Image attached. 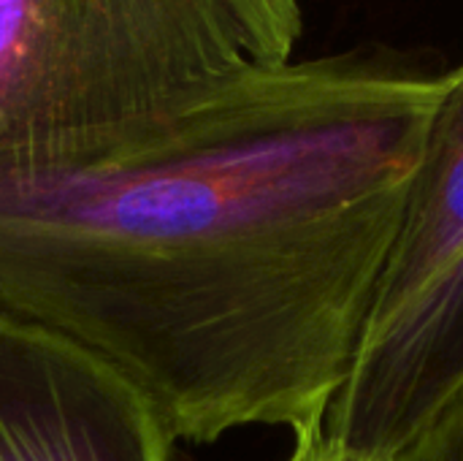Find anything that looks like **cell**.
Listing matches in <instances>:
<instances>
[{"mask_svg":"<svg viewBox=\"0 0 463 461\" xmlns=\"http://www.w3.org/2000/svg\"><path fill=\"white\" fill-rule=\"evenodd\" d=\"M301 35V0H0V174L122 160Z\"/></svg>","mask_w":463,"mask_h":461,"instance_id":"2","label":"cell"},{"mask_svg":"<svg viewBox=\"0 0 463 461\" xmlns=\"http://www.w3.org/2000/svg\"><path fill=\"white\" fill-rule=\"evenodd\" d=\"M445 90L364 43L250 68L109 166L0 174V312L103 359L176 440L320 429Z\"/></svg>","mask_w":463,"mask_h":461,"instance_id":"1","label":"cell"},{"mask_svg":"<svg viewBox=\"0 0 463 461\" xmlns=\"http://www.w3.org/2000/svg\"><path fill=\"white\" fill-rule=\"evenodd\" d=\"M288 461H393L388 456H377V454H366L358 451L347 443H342L339 437L328 435L326 427L312 429V432H301L296 435V446Z\"/></svg>","mask_w":463,"mask_h":461,"instance_id":"6","label":"cell"},{"mask_svg":"<svg viewBox=\"0 0 463 461\" xmlns=\"http://www.w3.org/2000/svg\"><path fill=\"white\" fill-rule=\"evenodd\" d=\"M463 391V57L429 130L326 432L393 459Z\"/></svg>","mask_w":463,"mask_h":461,"instance_id":"3","label":"cell"},{"mask_svg":"<svg viewBox=\"0 0 463 461\" xmlns=\"http://www.w3.org/2000/svg\"><path fill=\"white\" fill-rule=\"evenodd\" d=\"M176 443L103 359L0 312V461H174Z\"/></svg>","mask_w":463,"mask_h":461,"instance_id":"4","label":"cell"},{"mask_svg":"<svg viewBox=\"0 0 463 461\" xmlns=\"http://www.w3.org/2000/svg\"><path fill=\"white\" fill-rule=\"evenodd\" d=\"M393 461H463V391Z\"/></svg>","mask_w":463,"mask_h":461,"instance_id":"5","label":"cell"}]
</instances>
